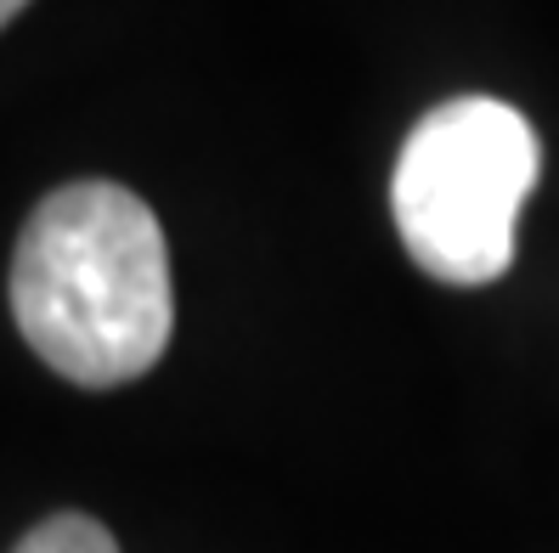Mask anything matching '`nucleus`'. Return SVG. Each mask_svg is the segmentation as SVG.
I'll use <instances>...</instances> for the list:
<instances>
[{"mask_svg":"<svg viewBox=\"0 0 559 553\" xmlns=\"http://www.w3.org/2000/svg\"><path fill=\"white\" fill-rule=\"evenodd\" d=\"M12 316L28 350L80 389L153 373L176 328L158 215L119 181L46 192L12 254Z\"/></svg>","mask_w":559,"mask_h":553,"instance_id":"obj_1","label":"nucleus"},{"mask_svg":"<svg viewBox=\"0 0 559 553\" xmlns=\"http://www.w3.org/2000/svg\"><path fill=\"white\" fill-rule=\"evenodd\" d=\"M537 130L498 96H452L430 108L396 158L402 249L436 282L480 288L514 266V215L537 187Z\"/></svg>","mask_w":559,"mask_h":553,"instance_id":"obj_2","label":"nucleus"},{"mask_svg":"<svg viewBox=\"0 0 559 553\" xmlns=\"http://www.w3.org/2000/svg\"><path fill=\"white\" fill-rule=\"evenodd\" d=\"M12 553H119V542H114L108 526H96L91 514H51Z\"/></svg>","mask_w":559,"mask_h":553,"instance_id":"obj_3","label":"nucleus"},{"mask_svg":"<svg viewBox=\"0 0 559 553\" xmlns=\"http://www.w3.org/2000/svg\"><path fill=\"white\" fill-rule=\"evenodd\" d=\"M23 7H28V0H0V28H7V23H12Z\"/></svg>","mask_w":559,"mask_h":553,"instance_id":"obj_4","label":"nucleus"}]
</instances>
